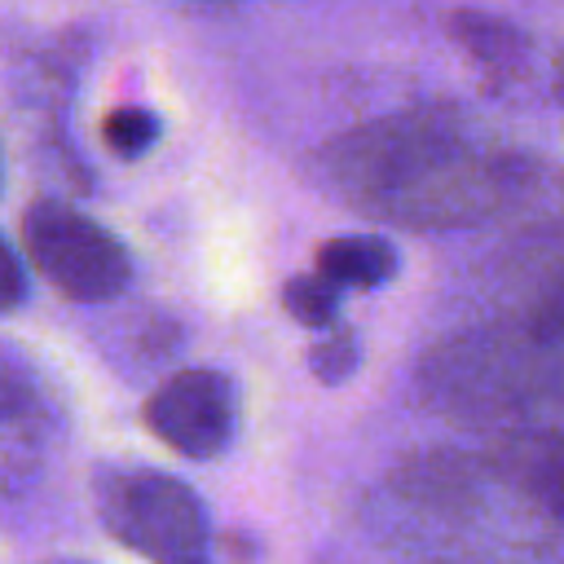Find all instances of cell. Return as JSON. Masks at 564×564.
<instances>
[{
    "instance_id": "cell-5",
    "label": "cell",
    "mask_w": 564,
    "mask_h": 564,
    "mask_svg": "<svg viewBox=\"0 0 564 564\" xmlns=\"http://www.w3.org/2000/svg\"><path fill=\"white\" fill-rule=\"evenodd\" d=\"M53 427V392L22 348L0 344V432L13 441H44Z\"/></svg>"
},
{
    "instance_id": "cell-11",
    "label": "cell",
    "mask_w": 564,
    "mask_h": 564,
    "mask_svg": "<svg viewBox=\"0 0 564 564\" xmlns=\"http://www.w3.org/2000/svg\"><path fill=\"white\" fill-rule=\"evenodd\" d=\"M308 366H313V375H317V379H326V383L348 379V375L357 370V335H352V330H344V326H330V335L313 344Z\"/></svg>"
},
{
    "instance_id": "cell-8",
    "label": "cell",
    "mask_w": 564,
    "mask_h": 564,
    "mask_svg": "<svg viewBox=\"0 0 564 564\" xmlns=\"http://www.w3.org/2000/svg\"><path fill=\"white\" fill-rule=\"evenodd\" d=\"M159 115L145 110V106H115L106 119H101V141L110 154L119 159H141L154 141H159Z\"/></svg>"
},
{
    "instance_id": "cell-10",
    "label": "cell",
    "mask_w": 564,
    "mask_h": 564,
    "mask_svg": "<svg viewBox=\"0 0 564 564\" xmlns=\"http://www.w3.org/2000/svg\"><path fill=\"white\" fill-rule=\"evenodd\" d=\"M507 322H516L520 330H529L533 339H542L551 352L564 357V269L538 291V300L520 317H507Z\"/></svg>"
},
{
    "instance_id": "cell-6",
    "label": "cell",
    "mask_w": 564,
    "mask_h": 564,
    "mask_svg": "<svg viewBox=\"0 0 564 564\" xmlns=\"http://www.w3.org/2000/svg\"><path fill=\"white\" fill-rule=\"evenodd\" d=\"M313 273L335 286L339 295L348 286L357 291H370L379 282H388L397 273V251L388 238H375V234H344V238H330L317 247V264Z\"/></svg>"
},
{
    "instance_id": "cell-13",
    "label": "cell",
    "mask_w": 564,
    "mask_h": 564,
    "mask_svg": "<svg viewBox=\"0 0 564 564\" xmlns=\"http://www.w3.org/2000/svg\"><path fill=\"white\" fill-rule=\"evenodd\" d=\"M555 97H560V106H564V53H560V62H555Z\"/></svg>"
},
{
    "instance_id": "cell-1",
    "label": "cell",
    "mask_w": 564,
    "mask_h": 564,
    "mask_svg": "<svg viewBox=\"0 0 564 564\" xmlns=\"http://www.w3.org/2000/svg\"><path fill=\"white\" fill-rule=\"evenodd\" d=\"M330 185L366 216L454 229L498 216L529 189V159L441 115H388L326 150Z\"/></svg>"
},
{
    "instance_id": "cell-7",
    "label": "cell",
    "mask_w": 564,
    "mask_h": 564,
    "mask_svg": "<svg viewBox=\"0 0 564 564\" xmlns=\"http://www.w3.org/2000/svg\"><path fill=\"white\" fill-rule=\"evenodd\" d=\"M454 35L467 44L471 57H480L485 66H511L520 57V31L507 26L502 18L489 13H458L454 18Z\"/></svg>"
},
{
    "instance_id": "cell-2",
    "label": "cell",
    "mask_w": 564,
    "mask_h": 564,
    "mask_svg": "<svg viewBox=\"0 0 564 564\" xmlns=\"http://www.w3.org/2000/svg\"><path fill=\"white\" fill-rule=\"evenodd\" d=\"M97 516L115 542L150 564H212L207 511L198 494L154 467H110L97 476Z\"/></svg>"
},
{
    "instance_id": "cell-12",
    "label": "cell",
    "mask_w": 564,
    "mask_h": 564,
    "mask_svg": "<svg viewBox=\"0 0 564 564\" xmlns=\"http://www.w3.org/2000/svg\"><path fill=\"white\" fill-rule=\"evenodd\" d=\"M26 300V269L18 260V251L9 247V238L0 234V313Z\"/></svg>"
},
{
    "instance_id": "cell-9",
    "label": "cell",
    "mask_w": 564,
    "mask_h": 564,
    "mask_svg": "<svg viewBox=\"0 0 564 564\" xmlns=\"http://www.w3.org/2000/svg\"><path fill=\"white\" fill-rule=\"evenodd\" d=\"M282 304L304 326H335V317H339V291L326 286L317 273H295L282 286Z\"/></svg>"
},
{
    "instance_id": "cell-3",
    "label": "cell",
    "mask_w": 564,
    "mask_h": 564,
    "mask_svg": "<svg viewBox=\"0 0 564 564\" xmlns=\"http://www.w3.org/2000/svg\"><path fill=\"white\" fill-rule=\"evenodd\" d=\"M22 251L44 282L79 304H106L132 282L128 247L62 198H35L22 212Z\"/></svg>"
},
{
    "instance_id": "cell-4",
    "label": "cell",
    "mask_w": 564,
    "mask_h": 564,
    "mask_svg": "<svg viewBox=\"0 0 564 564\" xmlns=\"http://www.w3.org/2000/svg\"><path fill=\"white\" fill-rule=\"evenodd\" d=\"M145 427L185 458H216L229 449L238 427V388L229 375L194 366L163 379L145 397Z\"/></svg>"
}]
</instances>
